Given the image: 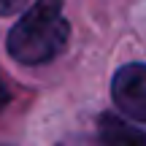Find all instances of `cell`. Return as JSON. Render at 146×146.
<instances>
[{"label":"cell","instance_id":"6da1fadb","mask_svg":"<svg viewBox=\"0 0 146 146\" xmlns=\"http://www.w3.org/2000/svg\"><path fill=\"white\" fill-rule=\"evenodd\" d=\"M70 25L62 0H35L8 33V54L22 65H43L65 52Z\"/></svg>","mask_w":146,"mask_h":146},{"label":"cell","instance_id":"7a4b0ae2","mask_svg":"<svg viewBox=\"0 0 146 146\" xmlns=\"http://www.w3.org/2000/svg\"><path fill=\"white\" fill-rule=\"evenodd\" d=\"M111 95L127 116H133L135 122H146V65L130 62L119 68L111 81Z\"/></svg>","mask_w":146,"mask_h":146},{"label":"cell","instance_id":"3957f363","mask_svg":"<svg viewBox=\"0 0 146 146\" xmlns=\"http://www.w3.org/2000/svg\"><path fill=\"white\" fill-rule=\"evenodd\" d=\"M98 133L103 146H146V133L141 127H133L114 114H103L98 119Z\"/></svg>","mask_w":146,"mask_h":146},{"label":"cell","instance_id":"277c9868","mask_svg":"<svg viewBox=\"0 0 146 146\" xmlns=\"http://www.w3.org/2000/svg\"><path fill=\"white\" fill-rule=\"evenodd\" d=\"M25 3H27V0H0V16H8V14L22 11Z\"/></svg>","mask_w":146,"mask_h":146},{"label":"cell","instance_id":"5b68a950","mask_svg":"<svg viewBox=\"0 0 146 146\" xmlns=\"http://www.w3.org/2000/svg\"><path fill=\"white\" fill-rule=\"evenodd\" d=\"M8 103V89H5V84H3V78H0V111H3V106Z\"/></svg>","mask_w":146,"mask_h":146}]
</instances>
